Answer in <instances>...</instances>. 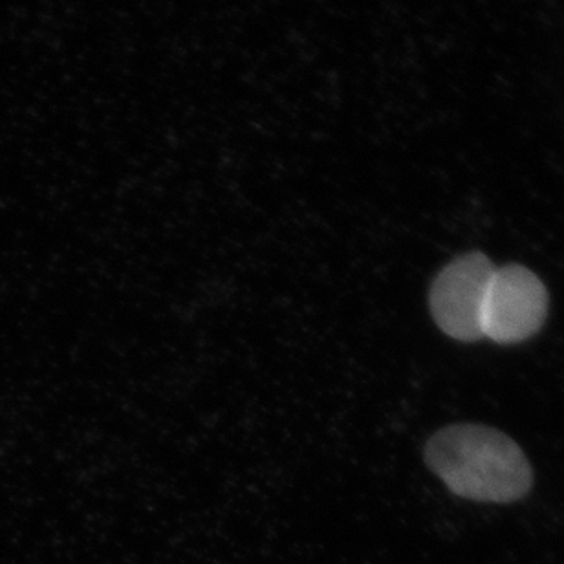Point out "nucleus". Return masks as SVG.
<instances>
[{
    "mask_svg": "<svg viewBox=\"0 0 564 564\" xmlns=\"http://www.w3.org/2000/svg\"><path fill=\"white\" fill-rule=\"evenodd\" d=\"M425 462L442 482L464 499L508 505L532 489L524 451L497 429L458 423L433 434Z\"/></svg>",
    "mask_w": 564,
    "mask_h": 564,
    "instance_id": "1",
    "label": "nucleus"
},
{
    "mask_svg": "<svg viewBox=\"0 0 564 564\" xmlns=\"http://www.w3.org/2000/svg\"><path fill=\"white\" fill-rule=\"evenodd\" d=\"M494 262L478 251L449 262L434 279L429 306L440 330L458 341L484 337V306Z\"/></svg>",
    "mask_w": 564,
    "mask_h": 564,
    "instance_id": "2",
    "label": "nucleus"
},
{
    "mask_svg": "<svg viewBox=\"0 0 564 564\" xmlns=\"http://www.w3.org/2000/svg\"><path fill=\"white\" fill-rule=\"evenodd\" d=\"M549 314L543 281L521 264L495 268L484 306V337L516 345L535 336Z\"/></svg>",
    "mask_w": 564,
    "mask_h": 564,
    "instance_id": "3",
    "label": "nucleus"
}]
</instances>
